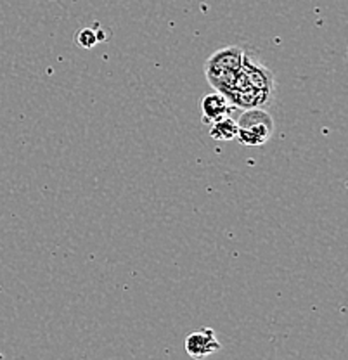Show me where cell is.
I'll return each mask as SVG.
<instances>
[{
  "label": "cell",
  "mask_w": 348,
  "mask_h": 360,
  "mask_svg": "<svg viewBox=\"0 0 348 360\" xmlns=\"http://www.w3.org/2000/svg\"><path fill=\"white\" fill-rule=\"evenodd\" d=\"M243 56H245V47L229 45V47L217 51L207 59L205 75H207L208 84H212L217 92L224 94L226 97L232 92L239 70H241Z\"/></svg>",
  "instance_id": "6da1fadb"
},
{
  "label": "cell",
  "mask_w": 348,
  "mask_h": 360,
  "mask_svg": "<svg viewBox=\"0 0 348 360\" xmlns=\"http://www.w3.org/2000/svg\"><path fill=\"white\" fill-rule=\"evenodd\" d=\"M236 123H238V135H236L238 142L252 148L267 144L276 129L272 116L262 108L243 110Z\"/></svg>",
  "instance_id": "7a4b0ae2"
},
{
  "label": "cell",
  "mask_w": 348,
  "mask_h": 360,
  "mask_svg": "<svg viewBox=\"0 0 348 360\" xmlns=\"http://www.w3.org/2000/svg\"><path fill=\"white\" fill-rule=\"evenodd\" d=\"M184 348L191 359L203 360L219 352L222 348L220 341L217 340L215 331L210 328H201L189 333L184 341Z\"/></svg>",
  "instance_id": "3957f363"
},
{
  "label": "cell",
  "mask_w": 348,
  "mask_h": 360,
  "mask_svg": "<svg viewBox=\"0 0 348 360\" xmlns=\"http://www.w3.org/2000/svg\"><path fill=\"white\" fill-rule=\"evenodd\" d=\"M236 108L232 106L231 101L224 94L213 92L203 97L201 101V118L205 125H212L217 120H222L224 116L229 115Z\"/></svg>",
  "instance_id": "277c9868"
},
{
  "label": "cell",
  "mask_w": 348,
  "mask_h": 360,
  "mask_svg": "<svg viewBox=\"0 0 348 360\" xmlns=\"http://www.w3.org/2000/svg\"><path fill=\"white\" fill-rule=\"evenodd\" d=\"M238 135V123L231 116H224L210 125V137L213 141H234Z\"/></svg>",
  "instance_id": "5b68a950"
},
{
  "label": "cell",
  "mask_w": 348,
  "mask_h": 360,
  "mask_svg": "<svg viewBox=\"0 0 348 360\" xmlns=\"http://www.w3.org/2000/svg\"><path fill=\"white\" fill-rule=\"evenodd\" d=\"M77 44L82 49H92L99 44V33L92 28H82L77 33Z\"/></svg>",
  "instance_id": "8992f818"
}]
</instances>
